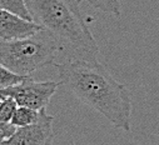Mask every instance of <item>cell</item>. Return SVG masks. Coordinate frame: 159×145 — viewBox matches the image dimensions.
I'll return each instance as SVG.
<instances>
[{
    "mask_svg": "<svg viewBox=\"0 0 159 145\" xmlns=\"http://www.w3.org/2000/svg\"><path fill=\"white\" fill-rule=\"evenodd\" d=\"M43 29L34 21L25 20L8 10L0 9V39L14 40L26 38Z\"/></svg>",
    "mask_w": 159,
    "mask_h": 145,
    "instance_id": "8992f818",
    "label": "cell"
},
{
    "mask_svg": "<svg viewBox=\"0 0 159 145\" xmlns=\"http://www.w3.org/2000/svg\"><path fill=\"white\" fill-rule=\"evenodd\" d=\"M16 108H18V104L13 98L7 96L0 99V121L10 123Z\"/></svg>",
    "mask_w": 159,
    "mask_h": 145,
    "instance_id": "8fae6325",
    "label": "cell"
},
{
    "mask_svg": "<svg viewBox=\"0 0 159 145\" xmlns=\"http://www.w3.org/2000/svg\"><path fill=\"white\" fill-rule=\"evenodd\" d=\"M39 115H40V110H35V109L26 108V106H18L10 123L15 128L26 126L36 123L39 119Z\"/></svg>",
    "mask_w": 159,
    "mask_h": 145,
    "instance_id": "52a82bcc",
    "label": "cell"
},
{
    "mask_svg": "<svg viewBox=\"0 0 159 145\" xmlns=\"http://www.w3.org/2000/svg\"><path fill=\"white\" fill-rule=\"evenodd\" d=\"M60 44L45 29L26 38L0 42V64L21 77L53 64Z\"/></svg>",
    "mask_w": 159,
    "mask_h": 145,
    "instance_id": "3957f363",
    "label": "cell"
},
{
    "mask_svg": "<svg viewBox=\"0 0 159 145\" xmlns=\"http://www.w3.org/2000/svg\"><path fill=\"white\" fill-rule=\"evenodd\" d=\"M59 83L82 103L105 116L118 129L130 131L132 99L125 85L119 83L98 60L70 58L54 64Z\"/></svg>",
    "mask_w": 159,
    "mask_h": 145,
    "instance_id": "6da1fadb",
    "label": "cell"
},
{
    "mask_svg": "<svg viewBox=\"0 0 159 145\" xmlns=\"http://www.w3.org/2000/svg\"><path fill=\"white\" fill-rule=\"evenodd\" d=\"M54 118L42 109L36 123L16 128L14 134L0 145H50L54 139Z\"/></svg>",
    "mask_w": 159,
    "mask_h": 145,
    "instance_id": "5b68a950",
    "label": "cell"
},
{
    "mask_svg": "<svg viewBox=\"0 0 159 145\" xmlns=\"http://www.w3.org/2000/svg\"><path fill=\"white\" fill-rule=\"evenodd\" d=\"M25 78L26 77L18 75V74L10 71L9 69H7L5 66H3L2 64H0V90L9 88V86H13V85H16L20 81H23Z\"/></svg>",
    "mask_w": 159,
    "mask_h": 145,
    "instance_id": "30bf717a",
    "label": "cell"
},
{
    "mask_svg": "<svg viewBox=\"0 0 159 145\" xmlns=\"http://www.w3.org/2000/svg\"><path fill=\"white\" fill-rule=\"evenodd\" d=\"M15 126L11 123H4V121H0V143L5 141L7 139H9L14 131H15Z\"/></svg>",
    "mask_w": 159,
    "mask_h": 145,
    "instance_id": "7c38bea8",
    "label": "cell"
},
{
    "mask_svg": "<svg viewBox=\"0 0 159 145\" xmlns=\"http://www.w3.org/2000/svg\"><path fill=\"white\" fill-rule=\"evenodd\" d=\"M59 85V81H35L30 77H26L19 84L0 90V99L9 96L15 100L18 106L42 110L47 109Z\"/></svg>",
    "mask_w": 159,
    "mask_h": 145,
    "instance_id": "277c9868",
    "label": "cell"
},
{
    "mask_svg": "<svg viewBox=\"0 0 159 145\" xmlns=\"http://www.w3.org/2000/svg\"><path fill=\"white\" fill-rule=\"evenodd\" d=\"M0 9L8 10L25 20L33 21L31 15L25 5L24 0H0Z\"/></svg>",
    "mask_w": 159,
    "mask_h": 145,
    "instance_id": "9c48e42d",
    "label": "cell"
},
{
    "mask_svg": "<svg viewBox=\"0 0 159 145\" xmlns=\"http://www.w3.org/2000/svg\"><path fill=\"white\" fill-rule=\"evenodd\" d=\"M76 2L78 3L87 2L93 8L98 9L103 13H107V14H111V15H116V16L122 14V4L119 0H76Z\"/></svg>",
    "mask_w": 159,
    "mask_h": 145,
    "instance_id": "ba28073f",
    "label": "cell"
},
{
    "mask_svg": "<svg viewBox=\"0 0 159 145\" xmlns=\"http://www.w3.org/2000/svg\"><path fill=\"white\" fill-rule=\"evenodd\" d=\"M34 23L49 31L75 59L98 60L99 48L76 0H24Z\"/></svg>",
    "mask_w": 159,
    "mask_h": 145,
    "instance_id": "7a4b0ae2",
    "label": "cell"
}]
</instances>
